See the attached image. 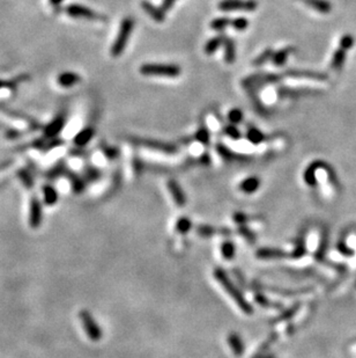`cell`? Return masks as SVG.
I'll return each instance as SVG.
<instances>
[{"label": "cell", "mask_w": 356, "mask_h": 358, "mask_svg": "<svg viewBox=\"0 0 356 358\" xmlns=\"http://www.w3.org/2000/svg\"><path fill=\"white\" fill-rule=\"evenodd\" d=\"M214 278L218 280L220 285H221L223 290L228 293V296L235 302V304L238 306V308L241 309L243 313H245V314H252V312H254L252 306L249 304L247 299L243 297L241 291L236 288L234 283L231 282L228 275H227L222 269H219L218 268V269L214 270Z\"/></svg>", "instance_id": "obj_1"}, {"label": "cell", "mask_w": 356, "mask_h": 358, "mask_svg": "<svg viewBox=\"0 0 356 358\" xmlns=\"http://www.w3.org/2000/svg\"><path fill=\"white\" fill-rule=\"evenodd\" d=\"M134 29V20L131 17H126L122 20L121 27H119L117 37L113 41L111 49H110V55L112 57L117 58L122 56V54L124 53L126 49V46H127V42L129 40V36H131L132 31Z\"/></svg>", "instance_id": "obj_2"}, {"label": "cell", "mask_w": 356, "mask_h": 358, "mask_svg": "<svg viewBox=\"0 0 356 358\" xmlns=\"http://www.w3.org/2000/svg\"><path fill=\"white\" fill-rule=\"evenodd\" d=\"M140 73L146 77H167V78H176L180 76L182 70L175 64H144L140 66Z\"/></svg>", "instance_id": "obj_3"}, {"label": "cell", "mask_w": 356, "mask_h": 358, "mask_svg": "<svg viewBox=\"0 0 356 358\" xmlns=\"http://www.w3.org/2000/svg\"><path fill=\"white\" fill-rule=\"evenodd\" d=\"M79 317L81 320V324H82L83 330H85L87 336H88L90 340L94 342L100 341L103 336L102 330L100 327L99 324H97L95 319L93 318L92 313L87 309H82L79 313Z\"/></svg>", "instance_id": "obj_4"}, {"label": "cell", "mask_w": 356, "mask_h": 358, "mask_svg": "<svg viewBox=\"0 0 356 358\" xmlns=\"http://www.w3.org/2000/svg\"><path fill=\"white\" fill-rule=\"evenodd\" d=\"M280 79L281 76H278V74H254V76H251L243 80V86L249 89V91L254 92L255 89L260 88L261 86L267 85V83H277Z\"/></svg>", "instance_id": "obj_5"}, {"label": "cell", "mask_w": 356, "mask_h": 358, "mask_svg": "<svg viewBox=\"0 0 356 358\" xmlns=\"http://www.w3.org/2000/svg\"><path fill=\"white\" fill-rule=\"evenodd\" d=\"M219 8L223 12H254L257 8V1L254 0H222L220 1Z\"/></svg>", "instance_id": "obj_6"}, {"label": "cell", "mask_w": 356, "mask_h": 358, "mask_svg": "<svg viewBox=\"0 0 356 358\" xmlns=\"http://www.w3.org/2000/svg\"><path fill=\"white\" fill-rule=\"evenodd\" d=\"M132 143L144 146L154 151H160L164 153H175L177 151V147L174 144L166 143V141H160L155 139H145V138H131Z\"/></svg>", "instance_id": "obj_7"}, {"label": "cell", "mask_w": 356, "mask_h": 358, "mask_svg": "<svg viewBox=\"0 0 356 358\" xmlns=\"http://www.w3.org/2000/svg\"><path fill=\"white\" fill-rule=\"evenodd\" d=\"M43 221V208L42 203L36 196H32L29 204V226L38 228Z\"/></svg>", "instance_id": "obj_8"}, {"label": "cell", "mask_w": 356, "mask_h": 358, "mask_svg": "<svg viewBox=\"0 0 356 358\" xmlns=\"http://www.w3.org/2000/svg\"><path fill=\"white\" fill-rule=\"evenodd\" d=\"M67 14L71 18H80V19H87V20H99L101 19V15L97 14L95 11L92 8L86 7V6L79 5V4H72L66 7Z\"/></svg>", "instance_id": "obj_9"}, {"label": "cell", "mask_w": 356, "mask_h": 358, "mask_svg": "<svg viewBox=\"0 0 356 358\" xmlns=\"http://www.w3.org/2000/svg\"><path fill=\"white\" fill-rule=\"evenodd\" d=\"M283 77H289V78L313 79V80H318V82H325V80L329 79L328 74L307 70H288L283 73Z\"/></svg>", "instance_id": "obj_10"}, {"label": "cell", "mask_w": 356, "mask_h": 358, "mask_svg": "<svg viewBox=\"0 0 356 358\" xmlns=\"http://www.w3.org/2000/svg\"><path fill=\"white\" fill-rule=\"evenodd\" d=\"M65 122H66L65 115L60 114L56 116V117H54L52 121L44 128V136L47 138H50V139H54V138L63 131V129L65 127Z\"/></svg>", "instance_id": "obj_11"}, {"label": "cell", "mask_w": 356, "mask_h": 358, "mask_svg": "<svg viewBox=\"0 0 356 358\" xmlns=\"http://www.w3.org/2000/svg\"><path fill=\"white\" fill-rule=\"evenodd\" d=\"M141 7L154 21L163 22L166 20V11L162 7H156V6L147 1V0H144L141 2Z\"/></svg>", "instance_id": "obj_12"}, {"label": "cell", "mask_w": 356, "mask_h": 358, "mask_svg": "<svg viewBox=\"0 0 356 358\" xmlns=\"http://www.w3.org/2000/svg\"><path fill=\"white\" fill-rule=\"evenodd\" d=\"M81 80L80 76L77 73H74L72 71H65V72L58 74L57 77V83L64 88H69L76 85Z\"/></svg>", "instance_id": "obj_13"}, {"label": "cell", "mask_w": 356, "mask_h": 358, "mask_svg": "<svg viewBox=\"0 0 356 358\" xmlns=\"http://www.w3.org/2000/svg\"><path fill=\"white\" fill-rule=\"evenodd\" d=\"M94 136H95V129L92 127H87L82 129L80 132H77L76 137H74L73 143L77 147H83L93 139Z\"/></svg>", "instance_id": "obj_14"}, {"label": "cell", "mask_w": 356, "mask_h": 358, "mask_svg": "<svg viewBox=\"0 0 356 358\" xmlns=\"http://www.w3.org/2000/svg\"><path fill=\"white\" fill-rule=\"evenodd\" d=\"M168 189H169V192L171 193V197H173L175 203H176L178 206L185 205L186 203L185 195H184L182 188L178 186V183L176 181H174V180L168 181Z\"/></svg>", "instance_id": "obj_15"}, {"label": "cell", "mask_w": 356, "mask_h": 358, "mask_svg": "<svg viewBox=\"0 0 356 358\" xmlns=\"http://www.w3.org/2000/svg\"><path fill=\"white\" fill-rule=\"evenodd\" d=\"M42 192H43V201L45 205L52 206L57 204L58 199H59V193L52 185H44L42 187Z\"/></svg>", "instance_id": "obj_16"}, {"label": "cell", "mask_w": 356, "mask_h": 358, "mask_svg": "<svg viewBox=\"0 0 356 358\" xmlns=\"http://www.w3.org/2000/svg\"><path fill=\"white\" fill-rule=\"evenodd\" d=\"M311 89L307 88H291V87H280L278 95L280 98H297V96L311 94Z\"/></svg>", "instance_id": "obj_17"}, {"label": "cell", "mask_w": 356, "mask_h": 358, "mask_svg": "<svg viewBox=\"0 0 356 358\" xmlns=\"http://www.w3.org/2000/svg\"><path fill=\"white\" fill-rule=\"evenodd\" d=\"M301 1H303L310 8L323 13V14H328L332 9V5L329 0H301Z\"/></svg>", "instance_id": "obj_18"}, {"label": "cell", "mask_w": 356, "mask_h": 358, "mask_svg": "<svg viewBox=\"0 0 356 358\" xmlns=\"http://www.w3.org/2000/svg\"><path fill=\"white\" fill-rule=\"evenodd\" d=\"M223 57L227 64H234L236 60V44L231 38H227L223 43Z\"/></svg>", "instance_id": "obj_19"}, {"label": "cell", "mask_w": 356, "mask_h": 358, "mask_svg": "<svg viewBox=\"0 0 356 358\" xmlns=\"http://www.w3.org/2000/svg\"><path fill=\"white\" fill-rule=\"evenodd\" d=\"M66 176L67 179L70 180L71 182V186H72V189L73 192L76 193H81L85 190L86 188V180L83 179V177H81L77 175V174L76 173H72V172H66Z\"/></svg>", "instance_id": "obj_20"}, {"label": "cell", "mask_w": 356, "mask_h": 358, "mask_svg": "<svg viewBox=\"0 0 356 358\" xmlns=\"http://www.w3.org/2000/svg\"><path fill=\"white\" fill-rule=\"evenodd\" d=\"M225 40H226V37L223 36V35H219V36H215V37L210 38V40L205 44V48H203V51H205V54L209 55V56H210V55L216 53V51H218L220 48L223 46V43H225Z\"/></svg>", "instance_id": "obj_21"}, {"label": "cell", "mask_w": 356, "mask_h": 358, "mask_svg": "<svg viewBox=\"0 0 356 358\" xmlns=\"http://www.w3.org/2000/svg\"><path fill=\"white\" fill-rule=\"evenodd\" d=\"M346 57H347V50L342 49V48H339L338 50H335L334 54H333L332 60H331L332 69L335 71L341 69L346 62Z\"/></svg>", "instance_id": "obj_22"}, {"label": "cell", "mask_w": 356, "mask_h": 358, "mask_svg": "<svg viewBox=\"0 0 356 358\" xmlns=\"http://www.w3.org/2000/svg\"><path fill=\"white\" fill-rule=\"evenodd\" d=\"M291 51H293L291 48H284V49L275 51L273 57H272V63L275 66H283L284 63L287 62L289 55L291 54Z\"/></svg>", "instance_id": "obj_23"}, {"label": "cell", "mask_w": 356, "mask_h": 358, "mask_svg": "<svg viewBox=\"0 0 356 358\" xmlns=\"http://www.w3.org/2000/svg\"><path fill=\"white\" fill-rule=\"evenodd\" d=\"M324 163H320V161H318V163H313L312 165H310L309 167H307V169L305 170V173H304V180H305L306 185L309 186H316L317 183V180H316V170L320 168V167L323 166Z\"/></svg>", "instance_id": "obj_24"}, {"label": "cell", "mask_w": 356, "mask_h": 358, "mask_svg": "<svg viewBox=\"0 0 356 358\" xmlns=\"http://www.w3.org/2000/svg\"><path fill=\"white\" fill-rule=\"evenodd\" d=\"M257 256L259 259H282L286 254L282 250L271 249V248H261L257 251Z\"/></svg>", "instance_id": "obj_25"}, {"label": "cell", "mask_w": 356, "mask_h": 358, "mask_svg": "<svg viewBox=\"0 0 356 358\" xmlns=\"http://www.w3.org/2000/svg\"><path fill=\"white\" fill-rule=\"evenodd\" d=\"M228 343L231 348L232 353H234L236 356H241V355L244 353V346H243V342L241 340V337H239L237 334L229 335Z\"/></svg>", "instance_id": "obj_26"}, {"label": "cell", "mask_w": 356, "mask_h": 358, "mask_svg": "<svg viewBox=\"0 0 356 358\" xmlns=\"http://www.w3.org/2000/svg\"><path fill=\"white\" fill-rule=\"evenodd\" d=\"M16 176L19 177V180L22 182L27 189H31L34 188V177H32V174H30V172L27 169H19L16 172Z\"/></svg>", "instance_id": "obj_27"}, {"label": "cell", "mask_w": 356, "mask_h": 358, "mask_svg": "<svg viewBox=\"0 0 356 358\" xmlns=\"http://www.w3.org/2000/svg\"><path fill=\"white\" fill-rule=\"evenodd\" d=\"M66 168H65V164L64 161H60V163H58L54 165L52 168H50L48 170L47 173V176L49 180H51V181H53V180L58 179V177L61 176V175H65L66 174Z\"/></svg>", "instance_id": "obj_28"}, {"label": "cell", "mask_w": 356, "mask_h": 358, "mask_svg": "<svg viewBox=\"0 0 356 358\" xmlns=\"http://www.w3.org/2000/svg\"><path fill=\"white\" fill-rule=\"evenodd\" d=\"M275 51L273 49H271V48H268V49L264 50L263 53H261L259 56H257L254 58V60H252V65L254 66H263L264 64H266L268 60H272V57H273Z\"/></svg>", "instance_id": "obj_29"}, {"label": "cell", "mask_w": 356, "mask_h": 358, "mask_svg": "<svg viewBox=\"0 0 356 358\" xmlns=\"http://www.w3.org/2000/svg\"><path fill=\"white\" fill-rule=\"evenodd\" d=\"M259 185H260V182H259L257 177H249V179L244 180V181L239 185V188H241V190H243L244 193H254L255 190L259 188Z\"/></svg>", "instance_id": "obj_30"}, {"label": "cell", "mask_w": 356, "mask_h": 358, "mask_svg": "<svg viewBox=\"0 0 356 358\" xmlns=\"http://www.w3.org/2000/svg\"><path fill=\"white\" fill-rule=\"evenodd\" d=\"M247 138L251 144L258 145V144L263 143L264 139H265V135L260 130H258L257 128L252 127V128L249 129L248 132H247Z\"/></svg>", "instance_id": "obj_31"}, {"label": "cell", "mask_w": 356, "mask_h": 358, "mask_svg": "<svg viewBox=\"0 0 356 358\" xmlns=\"http://www.w3.org/2000/svg\"><path fill=\"white\" fill-rule=\"evenodd\" d=\"M216 150H218L220 156H221L223 159L227 161L243 159V157H238V154L234 153L231 150H229L228 147H226L225 145H222V144H219L218 147H216Z\"/></svg>", "instance_id": "obj_32"}, {"label": "cell", "mask_w": 356, "mask_h": 358, "mask_svg": "<svg viewBox=\"0 0 356 358\" xmlns=\"http://www.w3.org/2000/svg\"><path fill=\"white\" fill-rule=\"evenodd\" d=\"M229 26H231V20L229 18H226V17L216 18L212 22H210V28H212L213 30H216V31H221V30H223V29H226L227 27H229Z\"/></svg>", "instance_id": "obj_33"}, {"label": "cell", "mask_w": 356, "mask_h": 358, "mask_svg": "<svg viewBox=\"0 0 356 358\" xmlns=\"http://www.w3.org/2000/svg\"><path fill=\"white\" fill-rule=\"evenodd\" d=\"M221 251L225 259L231 260L235 255V246L230 243V241H226V243H223L222 245Z\"/></svg>", "instance_id": "obj_34"}, {"label": "cell", "mask_w": 356, "mask_h": 358, "mask_svg": "<svg viewBox=\"0 0 356 358\" xmlns=\"http://www.w3.org/2000/svg\"><path fill=\"white\" fill-rule=\"evenodd\" d=\"M100 177H101V172L99 169L94 168V167H87L85 170V177H83L87 182L96 181Z\"/></svg>", "instance_id": "obj_35"}, {"label": "cell", "mask_w": 356, "mask_h": 358, "mask_svg": "<svg viewBox=\"0 0 356 358\" xmlns=\"http://www.w3.org/2000/svg\"><path fill=\"white\" fill-rule=\"evenodd\" d=\"M225 134L228 136L229 138H231V139L234 140H238L241 139L242 137V134L241 131L238 130L237 128H236L235 124H230V125H227V127L225 128Z\"/></svg>", "instance_id": "obj_36"}, {"label": "cell", "mask_w": 356, "mask_h": 358, "mask_svg": "<svg viewBox=\"0 0 356 358\" xmlns=\"http://www.w3.org/2000/svg\"><path fill=\"white\" fill-rule=\"evenodd\" d=\"M231 27L235 30L243 31L249 27V20L245 18H236L234 20H231Z\"/></svg>", "instance_id": "obj_37"}, {"label": "cell", "mask_w": 356, "mask_h": 358, "mask_svg": "<svg viewBox=\"0 0 356 358\" xmlns=\"http://www.w3.org/2000/svg\"><path fill=\"white\" fill-rule=\"evenodd\" d=\"M190 228H191L190 219H187V218L178 219V221L176 224L177 232H179V233H182V234H185L190 231Z\"/></svg>", "instance_id": "obj_38"}, {"label": "cell", "mask_w": 356, "mask_h": 358, "mask_svg": "<svg viewBox=\"0 0 356 358\" xmlns=\"http://www.w3.org/2000/svg\"><path fill=\"white\" fill-rule=\"evenodd\" d=\"M228 119L230 121L231 124H235V125L238 124L239 122H242V119H243L242 110H239L238 108L231 109V110L228 112Z\"/></svg>", "instance_id": "obj_39"}, {"label": "cell", "mask_w": 356, "mask_h": 358, "mask_svg": "<svg viewBox=\"0 0 356 358\" xmlns=\"http://www.w3.org/2000/svg\"><path fill=\"white\" fill-rule=\"evenodd\" d=\"M102 151H103V154H104V157H106L110 160L117 159L119 156L118 148L110 147V146H108V145H102Z\"/></svg>", "instance_id": "obj_40"}, {"label": "cell", "mask_w": 356, "mask_h": 358, "mask_svg": "<svg viewBox=\"0 0 356 358\" xmlns=\"http://www.w3.org/2000/svg\"><path fill=\"white\" fill-rule=\"evenodd\" d=\"M354 42H355L354 37H353L351 34H345L344 36L341 37V40H340V48L348 51L349 49H352L353 46H354Z\"/></svg>", "instance_id": "obj_41"}, {"label": "cell", "mask_w": 356, "mask_h": 358, "mask_svg": "<svg viewBox=\"0 0 356 358\" xmlns=\"http://www.w3.org/2000/svg\"><path fill=\"white\" fill-rule=\"evenodd\" d=\"M194 137H196V139L198 141H200L202 144H208L209 132H208V130H207V129L202 128L196 132V136H194Z\"/></svg>", "instance_id": "obj_42"}, {"label": "cell", "mask_w": 356, "mask_h": 358, "mask_svg": "<svg viewBox=\"0 0 356 358\" xmlns=\"http://www.w3.org/2000/svg\"><path fill=\"white\" fill-rule=\"evenodd\" d=\"M175 2H176V0H163V2H162V6L161 7L164 9V11H170L171 8H173V6L175 5Z\"/></svg>", "instance_id": "obj_43"}, {"label": "cell", "mask_w": 356, "mask_h": 358, "mask_svg": "<svg viewBox=\"0 0 356 358\" xmlns=\"http://www.w3.org/2000/svg\"><path fill=\"white\" fill-rule=\"evenodd\" d=\"M347 248L348 247L345 246V245H342V244L339 245V250L340 251H342V253H344V254H352V250H348Z\"/></svg>", "instance_id": "obj_44"}, {"label": "cell", "mask_w": 356, "mask_h": 358, "mask_svg": "<svg viewBox=\"0 0 356 358\" xmlns=\"http://www.w3.org/2000/svg\"><path fill=\"white\" fill-rule=\"evenodd\" d=\"M61 1H63V0H50V2H51V4H52V5H54V6H56V5H59Z\"/></svg>", "instance_id": "obj_45"}, {"label": "cell", "mask_w": 356, "mask_h": 358, "mask_svg": "<svg viewBox=\"0 0 356 358\" xmlns=\"http://www.w3.org/2000/svg\"><path fill=\"white\" fill-rule=\"evenodd\" d=\"M257 358H274V357H272V356H259Z\"/></svg>", "instance_id": "obj_46"}, {"label": "cell", "mask_w": 356, "mask_h": 358, "mask_svg": "<svg viewBox=\"0 0 356 358\" xmlns=\"http://www.w3.org/2000/svg\"><path fill=\"white\" fill-rule=\"evenodd\" d=\"M5 85V83L4 82H2V80H0V88H1V87L2 86H4Z\"/></svg>", "instance_id": "obj_47"}]
</instances>
